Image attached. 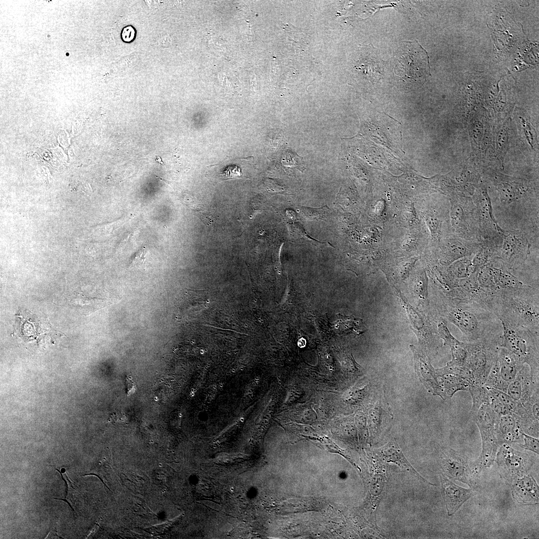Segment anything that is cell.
I'll list each match as a JSON object with an SVG mask.
<instances>
[{
	"label": "cell",
	"instance_id": "6da1fadb",
	"mask_svg": "<svg viewBox=\"0 0 539 539\" xmlns=\"http://www.w3.org/2000/svg\"><path fill=\"white\" fill-rule=\"evenodd\" d=\"M539 289L531 285L490 292L485 305L502 325L539 333Z\"/></svg>",
	"mask_w": 539,
	"mask_h": 539
},
{
	"label": "cell",
	"instance_id": "277c9868",
	"mask_svg": "<svg viewBox=\"0 0 539 539\" xmlns=\"http://www.w3.org/2000/svg\"><path fill=\"white\" fill-rule=\"evenodd\" d=\"M484 174L497 191L499 207L505 211L517 213L518 206L526 202L534 190L532 183L526 179L507 175L490 168L484 170Z\"/></svg>",
	"mask_w": 539,
	"mask_h": 539
},
{
	"label": "cell",
	"instance_id": "d4e9b609",
	"mask_svg": "<svg viewBox=\"0 0 539 539\" xmlns=\"http://www.w3.org/2000/svg\"><path fill=\"white\" fill-rule=\"evenodd\" d=\"M498 456L499 460L505 461L503 463L506 465V468L509 471L513 473L517 472L518 475H519V473L525 471L524 455L515 450L508 444H503Z\"/></svg>",
	"mask_w": 539,
	"mask_h": 539
},
{
	"label": "cell",
	"instance_id": "30bf717a",
	"mask_svg": "<svg viewBox=\"0 0 539 539\" xmlns=\"http://www.w3.org/2000/svg\"><path fill=\"white\" fill-rule=\"evenodd\" d=\"M499 416L488 404L482 405L472 416L479 427L482 437V460H494L499 444L496 431Z\"/></svg>",
	"mask_w": 539,
	"mask_h": 539
},
{
	"label": "cell",
	"instance_id": "9c48e42d",
	"mask_svg": "<svg viewBox=\"0 0 539 539\" xmlns=\"http://www.w3.org/2000/svg\"><path fill=\"white\" fill-rule=\"evenodd\" d=\"M532 243L524 230H505L497 262L509 270H521L530 254Z\"/></svg>",
	"mask_w": 539,
	"mask_h": 539
},
{
	"label": "cell",
	"instance_id": "52a82bcc",
	"mask_svg": "<svg viewBox=\"0 0 539 539\" xmlns=\"http://www.w3.org/2000/svg\"><path fill=\"white\" fill-rule=\"evenodd\" d=\"M396 54L395 72L403 80L417 81L430 74L427 53L417 40L405 41Z\"/></svg>",
	"mask_w": 539,
	"mask_h": 539
},
{
	"label": "cell",
	"instance_id": "e575fe53",
	"mask_svg": "<svg viewBox=\"0 0 539 539\" xmlns=\"http://www.w3.org/2000/svg\"><path fill=\"white\" fill-rule=\"evenodd\" d=\"M243 175L242 170L240 167L236 165L228 166L220 175L224 180H228L236 178H239Z\"/></svg>",
	"mask_w": 539,
	"mask_h": 539
},
{
	"label": "cell",
	"instance_id": "44dd1931",
	"mask_svg": "<svg viewBox=\"0 0 539 539\" xmlns=\"http://www.w3.org/2000/svg\"><path fill=\"white\" fill-rule=\"evenodd\" d=\"M468 129L474 153L476 155L486 153L492 141L489 122L474 117L469 122Z\"/></svg>",
	"mask_w": 539,
	"mask_h": 539
},
{
	"label": "cell",
	"instance_id": "603a6c76",
	"mask_svg": "<svg viewBox=\"0 0 539 539\" xmlns=\"http://www.w3.org/2000/svg\"><path fill=\"white\" fill-rule=\"evenodd\" d=\"M498 361L501 377L509 384L515 379L525 364L522 363L512 352L502 346L499 351Z\"/></svg>",
	"mask_w": 539,
	"mask_h": 539
},
{
	"label": "cell",
	"instance_id": "1f68e13d",
	"mask_svg": "<svg viewBox=\"0 0 539 539\" xmlns=\"http://www.w3.org/2000/svg\"><path fill=\"white\" fill-rule=\"evenodd\" d=\"M299 210L301 216L306 220H322L327 218L331 213V210L327 206L319 208L300 207Z\"/></svg>",
	"mask_w": 539,
	"mask_h": 539
},
{
	"label": "cell",
	"instance_id": "8d00e7d4",
	"mask_svg": "<svg viewBox=\"0 0 539 539\" xmlns=\"http://www.w3.org/2000/svg\"><path fill=\"white\" fill-rule=\"evenodd\" d=\"M127 420L126 416L124 413L120 412L113 413L109 417V421L114 423H125Z\"/></svg>",
	"mask_w": 539,
	"mask_h": 539
},
{
	"label": "cell",
	"instance_id": "8992f818",
	"mask_svg": "<svg viewBox=\"0 0 539 539\" xmlns=\"http://www.w3.org/2000/svg\"><path fill=\"white\" fill-rule=\"evenodd\" d=\"M450 203L449 217L454 235L483 245L472 197L454 194L451 195Z\"/></svg>",
	"mask_w": 539,
	"mask_h": 539
},
{
	"label": "cell",
	"instance_id": "7a4b0ae2",
	"mask_svg": "<svg viewBox=\"0 0 539 539\" xmlns=\"http://www.w3.org/2000/svg\"><path fill=\"white\" fill-rule=\"evenodd\" d=\"M502 336L498 334L473 342L466 341L468 356L461 369L470 385H484L491 368L498 361Z\"/></svg>",
	"mask_w": 539,
	"mask_h": 539
},
{
	"label": "cell",
	"instance_id": "ba28073f",
	"mask_svg": "<svg viewBox=\"0 0 539 539\" xmlns=\"http://www.w3.org/2000/svg\"><path fill=\"white\" fill-rule=\"evenodd\" d=\"M370 473L367 482V495L363 507L366 509L369 522L377 526V512L386 493L388 478L384 462L373 450L369 453Z\"/></svg>",
	"mask_w": 539,
	"mask_h": 539
},
{
	"label": "cell",
	"instance_id": "484cf974",
	"mask_svg": "<svg viewBox=\"0 0 539 539\" xmlns=\"http://www.w3.org/2000/svg\"><path fill=\"white\" fill-rule=\"evenodd\" d=\"M493 268L494 283L498 290L518 289L524 287L527 285L519 280L510 270L502 265L497 267L493 264Z\"/></svg>",
	"mask_w": 539,
	"mask_h": 539
},
{
	"label": "cell",
	"instance_id": "ac0fdd59",
	"mask_svg": "<svg viewBox=\"0 0 539 539\" xmlns=\"http://www.w3.org/2000/svg\"><path fill=\"white\" fill-rule=\"evenodd\" d=\"M442 495L449 516L453 515L472 496L471 489H465L451 481L444 474L440 476Z\"/></svg>",
	"mask_w": 539,
	"mask_h": 539
},
{
	"label": "cell",
	"instance_id": "d590c367",
	"mask_svg": "<svg viewBox=\"0 0 539 539\" xmlns=\"http://www.w3.org/2000/svg\"><path fill=\"white\" fill-rule=\"evenodd\" d=\"M489 390L491 394V399L489 405L493 410L499 416H503L511 414L501 401L492 394L490 388Z\"/></svg>",
	"mask_w": 539,
	"mask_h": 539
},
{
	"label": "cell",
	"instance_id": "9a60e30c",
	"mask_svg": "<svg viewBox=\"0 0 539 539\" xmlns=\"http://www.w3.org/2000/svg\"><path fill=\"white\" fill-rule=\"evenodd\" d=\"M539 382L533 379L530 367L525 364L515 379L509 383L507 393L514 400L523 404L539 391Z\"/></svg>",
	"mask_w": 539,
	"mask_h": 539
},
{
	"label": "cell",
	"instance_id": "5bb4252c",
	"mask_svg": "<svg viewBox=\"0 0 539 539\" xmlns=\"http://www.w3.org/2000/svg\"><path fill=\"white\" fill-rule=\"evenodd\" d=\"M461 369L446 364L442 368L435 369L440 388V397L444 400L451 398L459 391H469L470 384L460 374Z\"/></svg>",
	"mask_w": 539,
	"mask_h": 539
},
{
	"label": "cell",
	"instance_id": "2e32d148",
	"mask_svg": "<svg viewBox=\"0 0 539 539\" xmlns=\"http://www.w3.org/2000/svg\"><path fill=\"white\" fill-rule=\"evenodd\" d=\"M482 245L454 235L444 243L440 262L444 265H449L459 259L473 257Z\"/></svg>",
	"mask_w": 539,
	"mask_h": 539
},
{
	"label": "cell",
	"instance_id": "4dcf8cb0",
	"mask_svg": "<svg viewBox=\"0 0 539 539\" xmlns=\"http://www.w3.org/2000/svg\"><path fill=\"white\" fill-rule=\"evenodd\" d=\"M509 384L501 377L498 361L491 368L484 385L507 393Z\"/></svg>",
	"mask_w": 539,
	"mask_h": 539
},
{
	"label": "cell",
	"instance_id": "ab89813d",
	"mask_svg": "<svg viewBox=\"0 0 539 539\" xmlns=\"http://www.w3.org/2000/svg\"><path fill=\"white\" fill-rule=\"evenodd\" d=\"M54 499H56V500H61V501H64V502H66V503H67V504L68 505V506H69V507H70V508L71 509L72 511L73 512H74V509H73V508H72V506H71V504H70V503H69V502H68V501L67 500V499H66L65 498L64 499H63V498H62V499H59V498H54Z\"/></svg>",
	"mask_w": 539,
	"mask_h": 539
},
{
	"label": "cell",
	"instance_id": "3957f363",
	"mask_svg": "<svg viewBox=\"0 0 539 539\" xmlns=\"http://www.w3.org/2000/svg\"><path fill=\"white\" fill-rule=\"evenodd\" d=\"M502 326V347L512 352L522 363L528 365L533 379L539 382V333L522 326Z\"/></svg>",
	"mask_w": 539,
	"mask_h": 539
},
{
	"label": "cell",
	"instance_id": "7402d4cb",
	"mask_svg": "<svg viewBox=\"0 0 539 539\" xmlns=\"http://www.w3.org/2000/svg\"><path fill=\"white\" fill-rule=\"evenodd\" d=\"M496 431L498 444L519 443L523 439L524 432L512 414L499 416Z\"/></svg>",
	"mask_w": 539,
	"mask_h": 539
},
{
	"label": "cell",
	"instance_id": "f35d334b",
	"mask_svg": "<svg viewBox=\"0 0 539 539\" xmlns=\"http://www.w3.org/2000/svg\"><path fill=\"white\" fill-rule=\"evenodd\" d=\"M143 253H144V252H142L140 254L138 253V255H136L135 258H134V259L133 260L132 264H133L134 263H135H135H138V262H143V261L144 260V259H143V258L144 257V256L143 255Z\"/></svg>",
	"mask_w": 539,
	"mask_h": 539
},
{
	"label": "cell",
	"instance_id": "f546056e",
	"mask_svg": "<svg viewBox=\"0 0 539 539\" xmlns=\"http://www.w3.org/2000/svg\"><path fill=\"white\" fill-rule=\"evenodd\" d=\"M518 119V126L522 136L530 147L536 150L538 146L537 136L532 123L525 116H519Z\"/></svg>",
	"mask_w": 539,
	"mask_h": 539
},
{
	"label": "cell",
	"instance_id": "cb8c5ba5",
	"mask_svg": "<svg viewBox=\"0 0 539 539\" xmlns=\"http://www.w3.org/2000/svg\"><path fill=\"white\" fill-rule=\"evenodd\" d=\"M511 122L508 119L502 122L497 130L494 139L495 153L501 167H504L505 156L509 149Z\"/></svg>",
	"mask_w": 539,
	"mask_h": 539
},
{
	"label": "cell",
	"instance_id": "74e56055",
	"mask_svg": "<svg viewBox=\"0 0 539 539\" xmlns=\"http://www.w3.org/2000/svg\"><path fill=\"white\" fill-rule=\"evenodd\" d=\"M125 387L126 393L128 396L134 393L135 392V385L130 376H127L125 378Z\"/></svg>",
	"mask_w": 539,
	"mask_h": 539
},
{
	"label": "cell",
	"instance_id": "4316f807",
	"mask_svg": "<svg viewBox=\"0 0 539 539\" xmlns=\"http://www.w3.org/2000/svg\"><path fill=\"white\" fill-rule=\"evenodd\" d=\"M472 258H464L457 260L450 265L447 270L448 283L447 286H449L454 280L467 277L478 271L472 263Z\"/></svg>",
	"mask_w": 539,
	"mask_h": 539
},
{
	"label": "cell",
	"instance_id": "e0dca14e",
	"mask_svg": "<svg viewBox=\"0 0 539 539\" xmlns=\"http://www.w3.org/2000/svg\"><path fill=\"white\" fill-rule=\"evenodd\" d=\"M410 348L414 355L415 370L420 381L429 393L440 397V388L435 368L431 365L430 359L422 350L414 345H410Z\"/></svg>",
	"mask_w": 539,
	"mask_h": 539
},
{
	"label": "cell",
	"instance_id": "4fadbf2b",
	"mask_svg": "<svg viewBox=\"0 0 539 539\" xmlns=\"http://www.w3.org/2000/svg\"><path fill=\"white\" fill-rule=\"evenodd\" d=\"M440 463L446 477L453 480L462 482L471 487L474 486L471 471L464 456L451 450L442 454Z\"/></svg>",
	"mask_w": 539,
	"mask_h": 539
},
{
	"label": "cell",
	"instance_id": "f1b7e54d",
	"mask_svg": "<svg viewBox=\"0 0 539 539\" xmlns=\"http://www.w3.org/2000/svg\"><path fill=\"white\" fill-rule=\"evenodd\" d=\"M337 316L336 323L340 332H352L360 335L365 331L362 319L341 314Z\"/></svg>",
	"mask_w": 539,
	"mask_h": 539
},
{
	"label": "cell",
	"instance_id": "d6986e66",
	"mask_svg": "<svg viewBox=\"0 0 539 539\" xmlns=\"http://www.w3.org/2000/svg\"><path fill=\"white\" fill-rule=\"evenodd\" d=\"M373 451L386 463H393L417 479L433 485L425 480L414 468L404 456L396 441H391Z\"/></svg>",
	"mask_w": 539,
	"mask_h": 539
},
{
	"label": "cell",
	"instance_id": "7c38bea8",
	"mask_svg": "<svg viewBox=\"0 0 539 539\" xmlns=\"http://www.w3.org/2000/svg\"><path fill=\"white\" fill-rule=\"evenodd\" d=\"M385 392L382 390L371 405L368 411V423L372 442L376 443L385 429L392 420L393 415L387 402Z\"/></svg>",
	"mask_w": 539,
	"mask_h": 539
},
{
	"label": "cell",
	"instance_id": "5b68a950",
	"mask_svg": "<svg viewBox=\"0 0 539 539\" xmlns=\"http://www.w3.org/2000/svg\"><path fill=\"white\" fill-rule=\"evenodd\" d=\"M472 198L476 207L483 244L492 246L499 251L503 242L505 230L499 226L495 217L487 188L482 182L476 188Z\"/></svg>",
	"mask_w": 539,
	"mask_h": 539
},
{
	"label": "cell",
	"instance_id": "8fae6325",
	"mask_svg": "<svg viewBox=\"0 0 539 539\" xmlns=\"http://www.w3.org/2000/svg\"><path fill=\"white\" fill-rule=\"evenodd\" d=\"M444 181L451 195L461 194L470 197L482 182L478 172L469 164L461 165L450 173Z\"/></svg>",
	"mask_w": 539,
	"mask_h": 539
},
{
	"label": "cell",
	"instance_id": "ffe728a7",
	"mask_svg": "<svg viewBox=\"0 0 539 539\" xmlns=\"http://www.w3.org/2000/svg\"><path fill=\"white\" fill-rule=\"evenodd\" d=\"M437 330L439 337L444 341V345H448L451 348L452 359L447 363L452 366L462 368L468 356L466 342L457 339L451 333L446 323L444 321L438 322Z\"/></svg>",
	"mask_w": 539,
	"mask_h": 539
},
{
	"label": "cell",
	"instance_id": "83f0119b",
	"mask_svg": "<svg viewBox=\"0 0 539 539\" xmlns=\"http://www.w3.org/2000/svg\"><path fill=\"white\" fill-rule=\"evenodd\" d=\"M469 392L471 394L473 402L471 410V415L472 417L482 405H489L491 394L489 388L485 385H471Z\"/></svg>",
	"mask_w": 539,
	"mask_h": 539
},
{
	"label": "cell",
	"instance_id": "836d02e7",
	"mask_svg": "<svg viewBox=\"0 0 539 539\" xmlns=\"http://www.w3.org/2000/svg\"><path fill=\"white\" fill-rule=\"evenodd\" d=\"M523 436L525 443L524 444H519L518 445L525 449L539 454V439L525 433H523Z\"/></svg>",
	"mask_w": 539,
	"mask_h": 539
},
{
	"label": "cell",
	"instance_id": "d6a6232c",
	"mask_svg": "<svg viewBox=\"0 0 539 539\" xmlns=\"http://www.w3.org/2000/svg\"><path fill=\"white\" fill-rule=\"evenodd\" d=\"M425 221L432 236L434 238L440 236L441 232L442 220L437 212L428 211L425 214Z\"/></svg>",
	"mask_w": 539,
	"mask_h": 539
}]
</instances>
